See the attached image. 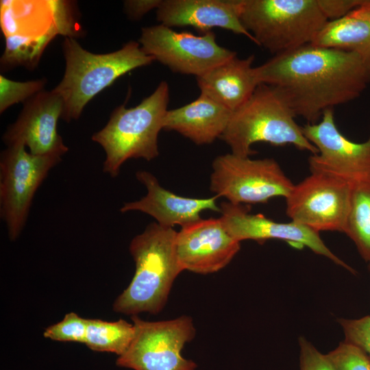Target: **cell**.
<instances>
[{"instance_id":"obj_6","label":"cell","mask_w":370,"mask_h":370,"mask_svg":"<svg viewBox=\"0 0 370 370\" xmlns=\"http://www.w3.org/2000/svg\"><path fill=\"white\" fill-rule=\"evenodd\" d=\"M240 19L273 56L311 43L328 21L317 0H241Z\"/></svg>"},{"instance_id":"obj_27","label":"cell","mask_w":370,"mask_h":370,"mask_svg":"<svg viewBox=\"0 0 370 370\" xmlns=\"http://www.w3.org/2000/svg\"><path fill=\"white\" fill-rule=\"evenodd\" d=\"M334 370H370V358L359 347L343 341L326 354Z\"/></svg>"},{"instance_id":"obj_12","label":"cell","mask_w":370,"mask_h":370,"mask_svg":"<svg viewBox=\"0 0 370 370\" xmlns=\"http://www.w3.org/2000/svg\"><path fill=\"white\" fill-rule=\"evenodd\" d=\"M306 138L317 149L308 159L310 172L323 173L350 185L370 182V136L362 143L345 137L338 129L334 109L320 121L301 127Z\"/></svg>"},{"instance_id":"obj_2","label":"cell","mask_w":370,"mask_h":370,"mask_svg":"<svg viewBox=\"0 0 370 370\" xmlns=\"http://www.w3.org/2000/svg\"><path fill=\"white\" fill-rule=\"evenodd\" d=\"M173 227L150 223L130 242L135 273L112 305L115 312L135 316L158 314L164 307L172 285L184 271L180 264Z\"/></svg>"},{"instance_id":"obj_19","label":"cell","mask_w":370,"mask_h":370,"mask_svg":"<svg viewBox=\"0 0 370 370\" xmlns=\"http://www.w3.org/2000/svg\"><path fill=\"white\" fill-rule=\"evenodd\" d=\"M232 111L203 95L180 108L168 110L163 130L175 131L198 145L221 138Z\"/></svg>"},{"instance_id":"obj_32","label":"cell","mask_w":370,"mask_h":370,"mask_svg":"<svg viewBox=\"0 0 370 370\" xmlns=\"http://www.w3.org/2000/svg\"><path fill=\"white\" fill-rule=\"evenodd\" d=\"M162 0H127L123 2L128 18L136 21L153 9H157Z\"/></svg>"},{"instance_id":"obj_3","label":"cell","mask_w":370,"mask_h":370,"mask_svg":"<svg viewBox=\"0 0 370 370\" xmlns=\"http://www.w3.org/2000/svg\"><path fill=\"white\" fill-rule=\"evenodd\" d=\"M62 49L65 71L53 90L63 100L61 119L66 122L79 119L85 106L119 77L154 61L135 41L117 51L98 54L84 49L75 38L65 37Z\"/></svg>"},{"instance_id":"obj_24","label":"cell","mask_w":370,"mask_h":370,"mask_svg":"<svg viewBox=\"0 0 370 370\" xmlns=\"http://www.w3.org/2000/svg\"><path fill=\"white\" fill-rule=\"evenodd\" d=\"M58 34V32L53 29L39 36H6L5 48L1 58V70L17 66L34 69L47 46Z\"/></svg>"},{"instance_id":"obj_20","label":"cell","mask_w":370,"mask_h":370,"mask_svg":"<svg viewBox=\"0 0 370 370\" xmlns=\"http://www.w3.org/2000/svg\"><path fill=\"white\" fill-rule=\"evenodd\" d=\"M311 44L354 52L370 72V0L342 18L328 21Z\"/></svg>"},{"instance_id":"obj_26","label":"cell","mask_w":370,"mask_h":370,"mask_svg":"<svg viewBox=\"0 0 370 370\" xmlns=\"http://www.w3.org/2000/svg\"><path fill=\"white\" fill-rule=\"evenodd\" d=\"M87 324L88 319L71 312L66 314L62 321L45 328L43 336L53 341L84 344Z\"/></svg>"},{"instance_id":"obj_11","label":"cell","mask_w":370,"mask_h":370,"mask_svg":"<svg viewBox=\"0 0 370 370\" xmlns=\"http://www.w3.org/2000/svg\"><path fill=\"white\" fill-rule=\"evenodd\" d=\"M352 185L330 175L310 172L294 184L285 198L291 221L319 233L345 231Z\"/></svg>"},{"instance_id":"obj_8","label":"cell","mask_w":370,"mask_h":370,"mask_svg":"<svg viewBox=\"0 0 370 370\" xmlns=\"http://www.w3.org/2000/svg\"><path fill=\"white\" fill-rule=\"evenodd\" d=\"M57 154L34 155L25 146H8L0 156V215L14 241L23 230L36 192L62 160Z\"/></svg>"},{"instance_id":"obj_1","label":"cell","mask_w":370,"mask_h":370,"mask_svg":"<svg viewBox=\"0 0 370 370\" xmlns=\"http://www.w3.org/2000/svg\"><path fill=\"white\" fill-rule=\"evenodd\" d=\"M259 84L275 87L295 116L316 123L325 111L361 95L370 72L354 52L311 43L255 67Z\"/></svg>"},{"instance_id":"obj_5","label":"cell","mask_w":370,"mask_h":370,"mask_svg":"<svg viewBox=\"0 0 370 370\" xmlns=\"http://www.w3.org/2000/svg\"><path fill=\"white\" fill-rule=\"evenodd\" d=\"M295 117L275 87L260 84L251 97L232 111L221 138L230 147L231 153L243 157L254 153L251 146L259 142L273 146L292 145L317 153V149L306 138Z\"/></svg>"},{"instance_id":"obj_22","label":"cell","mask_w":370,"mask_h":370,"mask_svg":"<svg viewBox=\"0 0 370 370\" xmlns=\"http://www.w3.org/2000/svg\"><path fill=\"white\" fill-rule=\"evenodd\" d=\"M344 233L354 243L362 258L370 262V182L352 186Z\"/></svg>"},{"instance_id":"obj_29","label":"cell","mask_w":370,"mask_h":370,"mask_svg":"<svg viewBox=\"0 0 370 370\" xmlns=\"http://www.w3.org/2000/svg\"><path fill=\"white\" fill-rule=\"evenodd\" d=\"M345 341L365 352L370 358V316L357 319H339Z\"/></svg>"},{"instance_id":"obj_9","label":"cell","mask_w":370,"mask_h":370,"mask_svg":"<svg viewBox=\"0 0 370 370\" xmlns=\"http://www.w3.org/2000/svg\"><path fill=\"white\" fill-rule=\"evenodd\" d=\"M135 334L127 350L116 360L121 367L134 370H195L197 365L184 358L182 350L195 336L188 316L147 321L132 316Z\"/></svg>"},{"instance_id":"obj_17","label":"cell","mask_w":370,"mask_h":370,"mask_svg":"<svg viewBox=\"0 0 370 370\" xmlns=\"http://www.w3.org/2000/svg\"><path fill=\"white\" fill-rule=\"evenodd\" d=\"M136 177L147 193L139 200L125 203L120 209L122 213L140 211L151 216L160 225L173 227L199 220L200 213L205 210L221 212L216 202L217 196L204 199L182 197L161 186L150 172L140 171Z\"/></svg>"},{"instance_id":"obj_14","label":"cell","mask_w":370,"mask_h":370,"mask_svg":"<svg viewBox=\"0 0 370 370\" xmlns=\"http://www.w3.org/2000/svg\"><path fill=\"white\" fill-rule=\"evenodd\" d=\"M63 110V100L53 89L39 92L24 103L17 119L3 134V143L7 147L24 145L34 155L62 156L69 150L57 131Z\"/></svg>"},{"instance_id":"obj_30","label":"cell","mask_w":370,"mask_h":370,"mask_svg":"<svg viewBox=\"0 0 370 370\" xmlns=\"http://www.w3.org/2000/svg\"><path fill=\"white\" fill-rule=\"evenodd\" d=\"M300 370H334L326 354L304 337L299 339Z\"/></svg>"},{"instance_id":"obj_31","label":"cell","mask_w":370,"mask_h":370,"mask_svg":"<svg viewBox=\"0 0 370 370\" xmlns=\"http://www.w3.org/2000/svg\"><path fill=\"white\" fill-rule=\"evenodd\" d=\"M317 1L323 14L328 21L342 18L364 1V0Z\"/></svg>"},{"instance_id":"obj_18","label":"cell","mask_w":370,"mask_h":370,"mask_svg":"<svg viewBox=\"0 0 370 370\" xmlns=\"http://www.w3.org/2000/svg\"><path fill=\"white\" fill-rule=\"evenodd\" d=\"M254 56H236L197 77L200 95L234 111L243 105L260 84L253 66Z\"/></svg>"},{"instance_id":"obj_7","label":"cell","mask_w":370,"mask_h":370,"mask_svg":"<svg viewBox=\"0 0 370 370\" xmlns=\"http://www.w3.org/2000/svg\"><path fill=\"white\" fill-rule=\"evenodd\" d=\"M212 166L210 190L232 204L286 198L294 185L273 158L254 160L229 153L216 157Z\"/></svg>"},{"instance_id":"obj_21","label":"cell","mask_w":370,"mask_h":370,"mask_svg":"<svg viewBox=\"0 0 370 370\" xmlns=\"http://www.w3.org/2000/svg\"><path fill=\"white\" fill-rule=\"evenodd\" d=\"M1 27L5 37L39 36L53 29L58 31L51 1H1Z\"/></svg>"},{"instance_id":"obj_25","label":"cell","mask_w":370,"mask_h":370,"mask_svg":"<svg viewBox=\"0 0 370 370\" xmlns=\"http://www.w3.org/2000/svg\"><path fill=\"white\" fill-rule=\"evenodd\" d=\"M45 79L27 82H16L0 75V112L2 114L11 106L25 103L36 94L43 90Z\"/></svg>"},{"instance_id":"obj_4","label":"cell","mask_w":370,"mask_h":370,"mask_svg":"<svg viewBox=\"0 0 370 370\" xmlns=\"http://www.w3.org/2000/svg\"><path fill=\"white\" fill-rule=\"evenodd\" d=\"M169 86L162 81L138 105L116 107L106 125L92 136L103 149V171L118 176L123 163L132 158L152 160L159 155L158 134L168 110Z\"/></svg>"},{"instance_id":"obj_13","label":"cell","mask_w":370,"mask_h":370,"mask_svg":"<svg viewBox=\"0 0 370 370\" xmlns=\"http://www.w3.org/2000/svg\"><path fill=\"white\" fill-rule=\"evenodd\" d=\"M220 219L226 231L241 243L253 240L263 243L276 239L288 243L297 248L306 247L317 254L323 256L351 272L354 269L332 252L317 233L295 221L277 222L262 214H253L250 208L243 204L223 201L220 204Z\"/></svg>"},{"instance_id":"obj_33","label":"cell","mask_w":370,"mask_h":370,"mask_svg":"<svg viewBox=\"0 0 370 370\" xmlns=\"http://www.w3.org/2000/svg\"><path fill=\"white\" fill-rule=\"evenodd\" d=\"M369 271H370V262H369Z\"/></svg>"},{"instance_id":"obj_15","label":"cell","mask_w":370,"mask_h":370,"mask_svg":"<svg viewBox=\"0 0 370 370\" xmlns=\"http://www.w3.org/2000/svg\"><path fill=\"white\" fill-rule=\"evenodd\" d=\"M175 246L183 270L200 274L222 269L241 248L240 242L226 231L220 218H201L182 227Z\"/></svg>"},{"instance_id":"obj_28","label":"cell","mask_w":370,"mask_h":370,"mask_svg":"<svg viewBox=\"0 0 370 370\" xmlns=\"http://www.w3.org/2000/svg\"><path fill=\"white\" fill-rule=\"evenodd\" d=\"M53 21L59 34L65 37L80 36L83 32L77 21L74 3L68 1H51Z\"/></svg>"},{"instance_id":"obj_10","label":"cell","mask_w":370,"mask_h":370,"mask_svg":"<svg viewBox=\"0 0 370 370\" xmlns=\"http://www.w3.org/2000/svg\"><path fill=\"white\" fill-rule=\"evenodd\" d=\"M138 41L154 60L173 72L196 77L236 56L217 42L212 31L195 35L160 24L143 27Z\"/></svg>"},{"instance_id":"obj_16","label":"cell","mask_w":370,"mask_h":370,"mask_svg":"<svg viewBox=\"0 0 370 370\" xmlns=\"http://www.w3.org/2000/svg\"><path fill=\"white\" fill-rule=\"evenodd\" d=\"M241 0H162L156 18L167 27L190 26L203 34L220 27L255 43L240 19Z\"/></svg>"},{"instance_id":"obj_23","label":"cell","mask_w":370,"mask_h":370,"mask_svg":"<svg viewBox=\"0 0 370 370\" xmlns=\"http://www.w3.org/2000/svg\"><path fill=\"white\" fill-rule=\"evenodd\" d=\"M135 334V328L124 319L106 321L88 319L84 344L95 352L122 355L129 347Z\"/></svg>"}]
</instances>
